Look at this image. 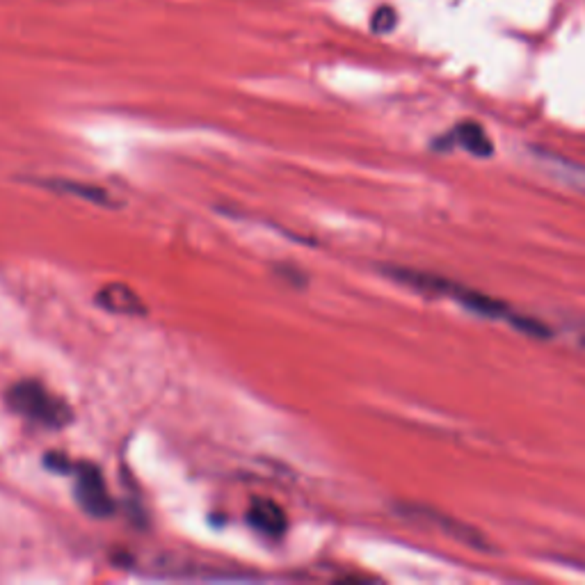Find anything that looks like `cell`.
<instances>
[{
    "label": "cell",
    "mask_w": 585,
    "mask_h": 585,
    "mask_svg": "<svg viewBox=\"0 0 585 585\" xmlns=\"http://www.w3.org/2000/svg\"><path fill=\"white\" fill-rule=\"evenodd\" d=\"M96 302H99L106 311H110V314H119V316H144L147 314V307H144L140 295L126 284L103 286L101 291L96 293Z\"/></svg>",
    "instance_id": "5b68a950"
},
{
    "label": "cell",
    "mask_w": 585,
    "mask_h": 585,
    "mask_svg": "<svg viewBox=\"0 0 585 585\" xmlns=\"http://www.w3.org/2000/svg\"><path fill=\"white\" fill-rule=\"evenodd\" d=\"M387 275L396 282L405 284L414 288V291H421L426 295H439V298H448L453 302L462 304L464 309H469L471 314L490 318V320H499V323H508L515 327L517 332H524L528 336H549L551 332L544 327L540 320L528 318L524 314H519L512 307H508L506 302L490 298V295L474 291V288H467L462 284H455L451 279H444L439 275H430V272H419V270H410V268H387Z\"/></svg>",
    "instance_id": "6da1fadb"
},
{
    "label": "cell",
    "mask_w": 585,
    "mask_h": 585,
    "mask_svg": "<svg viewBox=\"0 0 585 585\" xmlns=\"http://www.w3.org/2000/svg\"><path fill=\"white\" fill-rule=\"evenodd\" d=\"M247 519H250V524L256 531L268 535V538H279V535L286 533L288 526L284 508L270 499L252 501L250 510H247Z\"/></svg>",
    "instance_id": "8992f818"
},
{
    "label": "cell",
    "mask_w": 585,
    "mask_h": 585,
    "mask_svg": "<svg viewBox=\"0 0 585 585\" xmlns=\"http://www.w3.org/2000/svg\"><path fill=\"white\" fill-rule=\"evenodd\" d=\"M7 405L16 414L26 416L30 421L42 423L48 428H62L71 421V410L62 398L53 396L37 382H19L14 384L7 394Z\"/></svg>",
    "instance_id": "7a4b0ae2"
},
{
    "label": "cell",
    "mask_w": 585,
    "mask_h": 585,
    "mask_svg": "<svg viewBox=\"0 0 585 585\" xmlns=\"http://www.w3.org/2000/svg\"><path fill=\"white\" fill-rule=\"evenodd\" d=\"M58 188L64 192H76V195H83L87 199H92L94 204H108V195L103 190H96L92 186H78V183L71 181H58Z\"/></svg>",
    "instance_id": "ba28073f"
},
{
    "label": "cell",
    "mask_w": 585,
    "mask_h": 585,
    "mask_svg": "<svg viewBox=\"0 0 585 585\" xmlns=\"http://www.w3.org/2000/svg\"><path fill=\"white\" fill-rule=\"evenodd\" d=\"M400 510H403L407 517L419 519V522H426L430 526L439 528V533H444V535H448V538L467 544V547H471V549H476V551L490 549V544H487L483 535L478 533V528H471L464 522H460V519L448 517V515H444L442 510H432L426 506H403Z\"/></svg>",
    "instance_id": "3957f363"
},
{
    "label": "cell",
    "mask_w": 585,
    "mask_h": 585,
    "mask_svg": "<svg viewBox=\"0 0 585 585\" xmlns=\"http://www.w3.org/2000/svg\"><path fill=\"white\" fill-rule=\"evenodd\" d=\"M76 496L85 512L94 517H106L112 512V499L103 483L101 471L94 464H80L76 476Z\"/></svg>",
    "instance_id": "277c9868"
},
{
    "label": "cell",
    "mask_w": 585,
    "mask_h": 585,
    "mask_svg": "<svg viewBox=\"0 0 585 585\" xmlns=\"http://www.w3.org/2000/svg\"><path fill=\"white\" fill-rule=\"evenodd\" d=\"M453 142H455V147L469 151V154H474L478 158L492 156V151H494V144L490 138H487L483 126L471 124V122H464L453 128Z\"/></svg>",
    "instance_id": "52a82bcc"
}]
</instances>
